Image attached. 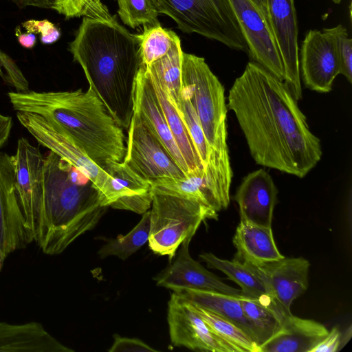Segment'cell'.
<instances>
[{"label": "cell", "mask_w": 352, "mask_h": 352, "mask_svg": "<svg viewBox=\"0 0 352 352\" xmlns=\"http://www.w3.org/2000/svg\"><path fill=\"white\" fill-rule=\"evenodd\" d=\"M16 118L41 145L68 162L92 182L101 204L109 188L110 175L95 164L54 122L30 112L17 111Z\"/></svg>", "instance_id": "8"}, {"label": "cell", "mask_w": 352, "mask_h": 352, "mask_svg": "<svg viewBox=\"0 0 352 352\" xmlns=\"http://www.w3.org/2000/svg\"><path fill=\"white\" fill-rule=\"evenodd\" d=\"M8 96L16 112L36 113L60 126L104 170L111 163L123 161V128L90 87L86 91H10Z\"/></svg>", "instance_id": "3"}, {"label": "cell", "mask_w": 352, "mask_h": 352, "mask_svg": "<svg viewBox=\"0 0 352 352\" xmlns=\"http://www.w3.org/2000/svg\"><path fill=\"white\" fill-rule=\"evenodd\" d=\"M69 50L82 67L89 87L127 129L133 113L135 82L142 65L138 35L116 20L84 17Z\"/></svg>", "instance_id": "2"}, {"label": "cell", "mask_w": 352, "mask_h": 352, "mask_svg": "<svg viewBox=\"0 0 352 352\" xmlns=\"http://www.w3.org/2000/svg\"><path fill=\"white\" fill-rule=\"evenodd\" d=\"M173 292L189 302L230 320L245 332L258 345L256 331L245 317L239 297L217 292L188 288L176 289Z\"/></svg>", "instance_id": "24"}, {"label": "cell", "mask_w": 352, "mask_h": 352, "mask_svg": "<svg viewBox=\"0 0 352 352\" xmlns=\"http://www.w3.org/2000/svg\"><path fill=\"white\" fill-rule=\"evenodd\" d=\"M182 54L180 39L177 36L164 56L146 65L162 82L173 104L176 103L181 94Z\"/></svg>", "instance_id": "28"}, {"label": "cell", "mask_w": 352, "mask_h": 352, "mask_svg": "<svg viewBox=\"0 0 352 352\" xmlns=\"http://www.w3.org/2000/svg\"><path fill=\"white\" fill-rule=\"evenodd\" d=\"M232 241L236 249L234 258L241 263L260 266L285 257L277 248L271 227L241 220Z\"/></svg>", "instance_id": "22"}, {"label": "cell", "mask_w": 352, "mask_h": 352, "mask_svg": "<svg viewBox=\"0 0 352 352\" xmlns=\"http://www.w3.org/2000/svg\"><path fill=\"white\" fill-rule=\"evenodd\" d=\"M259 8L269 23L266 0H251ZM270 24V23H269Z\"/></svg>", "instance_id": "44"}, {"label": "cell", "mask_w": 352, "mask_h": 352, "mask_svg": "<svg viewBox=\"0 0 352 352\" xmlns=\"http://www.w3.org/2000/svg\"><path fill=\"white\" fill-rule=\"evenodd\" d=\"M109 352H157V351L138 338L113 336V343Z\"/></svg>", "instance_id": "39"}, {"label": "cell", "mask_w": 352, "mask_h": 352, "mask_svg": "<svg viewBox=\"0 0 352 352\" xmlns=\"http://www.w3.org/2000/svg\"><path fill=\"white\" fill-rule=\"evenodd\" d=\"M107 207L92 182L52 151L45 156L38 229L34 241L47 255L61 254L94 229Z\"/></svg>", "instance_id": "4"}, {"label": "cell", "mask_w": 352, "mask_h": 352, "mask_svg": "<svg viewBox=\"0 0 352 352\" xmlns=\"http://www.w3.org/2000/svg\"><path fill=\"white\" fill-rule=\"evenodd\" d=\"M151 204L152 193L150 190L144 193L119 198L109 206L114 209L126 210L143 214L151 208Z\"/></svg>", "instance_id": "37"}, {"label": "cell", "mask_w": 352, "mask_h": 352, "mask_svg": "<svg viewBox=\"0 0 352 352\" xmlns=\"http://www.w3.org/2000/svg\"><path fill=\"white\" fill-rule=\"evenodd\" d=\"M199 258L208 267L222 272L239 285L241 296L256 300L281 316H287L268 294L264 283L250 265L234 258L232 261L222 259L210 252L202 253Z\"/></svg>", "instance_id": "23"}, {"label": "cell", "mask_w": 352, "mask_h": 352, "mask_svg": "<svg viewBox=\"0 0 352 352\" xmlns=\"http://www.w3.org/2000/svg\"><path fill=\"white\" fill-rule=\"evenodd\" d=\"M37 322H0V352H74Z\"/></svg>", "instance_id": "21"}, {"label": "cell", "mask_w": 352, "mask_h": 352, "mask_svg": "<svg viewBox=\"0 0 352 352\" xmlns=\"http://www.w3.org/2000/svg\"><path fill=\"white\" fill-rule=\"evenodd\" d=\"M229 1L251 58L284 81L285 69L280 53L270 25L261 11L251 0Z\"/></svg>", "instance_id": "11"}, {"label": "cell", "mask_w": 352, "mask_h": 352, "mask_svg": "<svg viewBox=\"0 0 352 352\" xmlns=\"http://www.w3.org/2000/svg\"><path fill=\"white\" fill-rule=\"evenodd\" d=\"M29 243L14 190L12 156L0 152V272L8 256Z\"/></svg>", "instance_id": "15"}, {"label": "cell", "mask_w": 352, "mask_h": 352, "mask_svg": "<svg viewBox=\"0 0 352 352\" xmlns=\"http://www.w3.org/2000/svg\"><path fill=\"white\" fill-rule=\"evenodd\" d=\"M239 300L245 317L255 328L260 347L278 331L286 316H281L256 300L241 296Z\"/></svg>", "instance_id": "31"}, {"label": "cell", "mask_w": 352, "mask_h": 352, "mask_svg": "<svg viewBox=\"0 0 352 352\" xmlns=\"http://www.w3.org/2000/svg\"><path fill=\"white\" fill-rule=\"evenodd\" d=\"M19 43L24 47L28 49L32 48L36 43V36L34 33L26 32L21 34L18 36Z\"/></svg>", "instance_id": "43"}, {"label": "cell", "mask_w": 352, "mask_h": 352, "mask_svg": "<svg viewBox=\"0 0 352 352\" xmlns=\"http://www.w3.org/2000/svg\"><path fill=\"white\" fill-rule=\"evenodd\" d=\"M250 265L285 315L291 316L292 302L307 289L309 262L302 257H284L260 266Z\"/></svg>", "instance_id": "16"}, {"label": "cell", "mask_w": 352, "mask_h": 352, "mask_svg": "<svg viewBox=\"0 0 352 352\" xmlns=\"http://www.w3.org/2000/svg\"><path fill=\"white\" fill-rule=\"evenodd\" d=\"M174 104L188 130L204 168L209 159L210 149L196 111L184 89H181L180 96Z\"/></svg>", "instance_id": "33"}, {"label": "cell", "mask_w": 352, "mask_h": 352, "mask_svg": "<svg viewBox=\"0 0 352 352\" xmlns=\"http://www.w3.org/2000/svg\"><path fill=\"white\" fill-rule=\"evenodd\" d=\"M144 66L162 107L166 122L188 167L190 173L203 170L204 167L188 130L175 104L169 98L164 84L149 67L146 65Z\"/></svg>", "instance_id": "25"}, {"label": "cell", "mask_w": 352, "mask_h": 352, "mask_svg": "<svg viewBox=\"0 0 352 352\" xmlns=\"http://www.w3.org/2000/svg\"><path fill=\"white\" fill-rule=\"evenodd\" d=\"M191 239H187L181 244L177 258L153 278L156 285L173 291L188 288L240 296L239 289L223 283L191 257L189 253Z\"/></svg>", "instance_id": "17"}, {"label": "cell", "mask_w": 352, "mask_h": 352, "mask_svg": "<svg viewBox=\"0 0 352 352\" xmlns=\"http://www.w3.org/2000/svg\"><path fill=\"white\" fill-rule=\"evenodd\" d=\"M133 111L170 154L187 176L188 167L166 122L144 65L141 66L133 89Z\"/></svg>", "instance_id": "18"}, {"label": "cell", "mask_w": 352, "mask_h": 352, "mask_svg": "<svg viewBox=\"0 0 352 352\" xmlns=\"http://www.w3.org/2000/svg\"><path fill=\"white\" fill-rule=\"evenodd\" d=\"M151 191L196 201L216 211L223 210L221 204L207 182L204 169L183 178L162 177L150 182Z\"/></svg>", "instance_id": "26"}, {"label": "cell", "mask_w": 352, "mask_h": 352, "mask_svg": "<svg viewBox=\"0 0 352 352\" xmlns=\"http://www.w3.org/2000/svg\"><path fill=\"white\" fill-rule=\"evenodd\" d=\"M16 6L23 8L26 7H36L40 8H51L53 0H9Z\"/></svg>", "instance_id": "42"}, {"label": "cell", "mask_w": 352, "mask_h": 352, "mask_svg": "<svg viewBox=\"0 0 352 352\" xmlns=\"http://www.w3.org/2000/svg\"><path fill=\"white\" fill-rule=\"evenodd\" d=\"M105 170L110 175L111 180L107 192L101 202L102 206L108 207L122 197L150 190V182L140 177L123 161L111 163Z\"/></svg>", "instance_id": "27"}, {"label": "cell", "mask_w": 352, "mask_h": 352, "mask_svg": "<svg viewBox=\"0 0 352 352\" xmlns=\"http://www.w3.org/2000/svg\"><path fill=\"white\" fill-rule=\"evenodd\" d=\"M190 305L214 333L234 345L240 352H261L254 341L234 323L204 308Z\"/></svg>", "instance_id": "30"}, {"label": "cell", "mask_w": 352, "mask_h": 352, "mask_svg": "<svg viewBox=\"0 0 352 352\" xmlns=\"http://www.w3.org/2000/svg\"><path fill=\"white\" fill-rule=\"evenodd\" d=\"M12 127V117L0 113V148L8 141Z\"/></svg>", "instance_id": "41"}, {"label": "cell", "mask_w": 352, "mask_h": 352, "mask_svg": "<svg viewBox=\"0 0 352 352\" xmlns=\"http://www.w3.org/2000/svg\"><path fill=\"white\" fill-rule=\"evenodd\" d=\"M151 193L148 246L154 254L168 256L170 263L178 248L192 238L201 222L217 219L218 212L192 199Z\"/></svg>", "instance_id": "6"}, {"label": "cell", "mask_w": 352, "mask_h": 352, "mask_svg": "<svg viewBox=\"0 0 352 352\" xmlns=\"http://www.w3.org/2000/svg\"><path fill=\"white\" fill-rule=\"evenodd\" d=\"M27 32L40 33L41 41L43 44H52L60 36V32L56 26L47 20H30L22 23Z\"/></svg>", "instance_id": "38"}, {"label": "cell", "mask_w": 352, "mask_h": 352, "mask_svg": "<svg viewBox=\"0 0 352 352\" xmlns=\"http://www.w3.org/2000/svg\"><path fill=\"white\" fill-rule=\"evenodd\" d=\"M123 162L149 182L185 173L135 111L130 122Z\"/></svg>", "instance_id": "10"}, {"label": "cell", "mask_w": 352, "mask_h": 352, "mask_svg": "<svg viewBox=\"0 0 352 352\" xmlns=\"http://www.w3.org/2000/svg\"><path fill=\"white\" fill-rule=\"evenodd\" d=\"M341 333L337 327L331 331L320 342L311 352H336L341 348Z\"/></svg>", "instance_id": "40"}, {"label": "cell", "mask_w": 352, "mask_h": 352, "mask_svg": "<svg viewBox=\"0 0 352 352\" xmlns=\"http://www.w3.org/2000/svg\"><path fill=\"white\" fill-rule=\"evenodd\" d=\"M118 3L120 19L132 28L160 25L159 12L152 0H118Z\"/></svg>", "instance_id": "34"}, {"label": "cell", "mask_w": 352, "mask_h": 352, "mask_svg": "<svg viewBox=\"0 0 352 352\" xmlns=\"http://www.w3.org/2000/svg\"><path fill=\"white\" fill-rule=\"evenodd\" d=\"M332 36L339 60L340 74L352 82V39L346 29L340 24L334 28H325Z\"/></svg>", "instance_id": "36"}, {"label": "cell", "mask_w": 352, "mask_h": 352, "mask_svg": "<svg viewBox=\"0 0 352 352\" xmlns=\"http://www.w3.org/2000/svg\"><path fill=\"white\" fill-rule=\"evenodd\" d=\"M268 20L282 58L285 80L298 101L302 97L297 16L294 0H266Z\"/></svg>", "instance_id": "13"}, {"label": "cell", "mask_w": 352, "mask_h": 352, "mask_svg": "<svg viewBox=\"0 0 352 352\" xmlns=\"http://www.w3.org/2000/svg\"><path fill=\"white\" fill-rule=\"evenodd\" d=\"M140 41L142 64L149 65L164 56L178 36L174 32L163 28L160 25L144 28L141 34H137Z\"/></svg>", "instance_id": "32"}, {"label": "cell", "mask_w": 352, "mask_h": 352, "mask_svg": "<svg viewBox=\"0 0 352 352\" xmlns=\"http://www.w3.org/2000/svg\"><path fill=\"white\" fill-rule=\"evenodd\" d=\"M12 159L14 190L30 243L34 241L37 233L45 157L39 148L21 138L17 142L16 153L12 155Z\"/></svg>", "instance_id": "9"}, {"label": "cell", "mask_w": 352, "mask_h": 352, "mask_svg": "<svg viewBox=\"0 0 352 352\" xmlns=\"http://www.w3.org/2000/svg\"><path fill=\"white\" fill-rule=\"evenodd\" d=\"M297 102L284 81L253 61L234 80L227 107L256 164L302 178L322 153Z\"/></svg>", "instance_id": "1"}, {"label": "cell", "mask_w": 352, "mask_h": 352, "mask_svg": "<svg viewBox=\"0 0 352 352\" xmlns=\"http://www.w3.org/2000/svg\"><path fill=\"white\" fill-rule=\"evenodd\" d=\"M170 342L175 346L212 352H240L208 326L190 303L173 292L168 302Z\"/></svg>", "instance_id": "12"}, {"label": "cell", "mask_w": 352, "mask_h": 352, "mask_svg": "<svg viewBox=\"0 0 352 352\" xmlns=\"http://www.w3.org/2000/svg\"><path fill=\"white\" fill-rule=\"evenodd\" d=\"M51 8L67 19L84 16L107 21L116 20L100 0H53Z\"/></svg>", "instance_id": "35"}, {"label": "cell", "mask_w": 352, "mask_h": 352, "mask_svg": "<svg viewBox=\"0 0 352 352\" xmlns=\"http://www.w3.org/2000/svg\"><path fill=\"white\" fill-rule=\"evenodd\" d=\"M333 2H334L335 3H337V4H340L342 1V0H332Z\"/></svg>", "instance_id": "46"}, {"label": "cell", "mask_w": 352, "mask_h": 352, "mask_svg": "<svg viewBox=\"0 0 352 352\" xmlns=\"http://www.w3.org/2000/svg\"><path fill=\"white\" fill-rule=\"evenodd\" d=\"M322 324L308 319L286 316L278 331L260 346L261 352H311L328 334Z\"/></svg>", "instance_id": "20"}, {"label": "cell", "mask_w": 352, "mask_h": 352, "mask_svg": "<svg viewBox=\"0 0 352 352\" xmlns=\"http://www.w3.org/2000/svg\"><path fill=\"white\" fill-rule=\"evenodd\" d=\"M184 33H197L227 47L248 52L229 0H152Z\"/></svg>", "instance_id": "7"}, {"label": "cell", "mask_w": 352, "mask_h": 352, "mask_svg": "<svg viewBox=\"0 0 352 352\" xmlns=\"http://www.w3.org/2000/svg\"><path fill=\"white\" fill-rule=\"evenodd\" d=\"M10 58V57L8 55L0 50V71H1L3 67L6 65Z\"/></svg>", "instance_id": "45"}, {"label": "cell", "mask_w": 352, "mask_h": 352, "mask_svg": "<svg viewBox=\"0 0 352 352\" xmlns=\"http://www.w3.org/2000/svg\"><path fill=\"white\" fill-rule=\"evenodd\" d=\"M299 68L306 87L319 93H328L340 74L339 60L332 36L322 31H308L302 43Z\"/></svg>", "instance_id": "14"}, {"label": "cell", "mask_w": 352, "mask_h": 352, "mask_svg": "<svg viewBox=\"0 0 352 352\" xmlns=\"http://www.w3.org/2000/svg\"><path fill=\"white\" fill-rule=\"evenodd\" d=\"M181 80L182 89L196 111L210 154L228 155V107L223 86L204 58L184 52Z\"/></svg>", "instance_id": "5"}, {"label": "cell", "mask_w": 352, "mask_h": 352, "mask_svg": "<svg viewBox=\"0 0 352 352\" xmlns=\"http://www.w3.org/2000/svg\"><path fill=\"white\" fill-rule=\"evenodd\" d=\"M277 194L272 177L264 169L249 173L243 179L234 196L241 220L271 227Z\"/></svg>", "instance_id": "19"}, {"label": "cell", "mask_w": 352, "mask_h": 352, "mask_svg": "<svg viewBox=\"0 0 352 352\" xmlns=\"http://www.w3.org/2000/svg\"><path fill=\"white\" fill-rule=\"evenodd\" d=\"M150 231V211L143 214L139 223L126 234L118 235L116 239L109 240L98 250V254L102 259L116 256L122 260L127 259L140 249L148 240Z\"/></svg>", "instance_id": "29"}]
</instances>
